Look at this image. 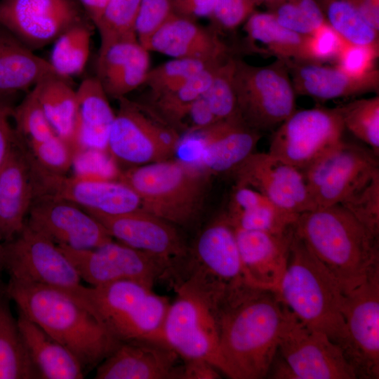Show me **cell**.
<instances>
[{
    "label": "cell",
    "instance_id": "cell-60",
    "mask_svg": "<svg viewBox=\"0 0 379 379\" xmlns=\"http://www.w3.org/2000/svg\"><path fill=\"white\" fill-rule=\"evenodd\" d=\"M270 1H272V0H270Z\"/></svg>",
    "mask_w": 379,
    "mask_h": 379
},
{
    "label": "cell",
    "instance_id": "cell-15",
    "mask_svg": "<svg viewBox=\"0 0 379 379\" xmlns=\"http://www.w3.org/2000/svg\"><path fill=\"white\" fill-rule=\"evenodd\" d=\"M291 379H356L340 346L288 309L277 351Z\"/></svg>",
    "mask_w": 379,
    "mask_h": 379
},
{
    "label": "cell",
    "instance_id": "cell-48",
    "mask_svg": "<svg viewBox=\"0 0 379 379\" xmlns=\"http://www.w3.org/2000/svg\"><path fill=\"white\" fill-rule=\"evenodd\" d=\"M173 14L170 0H140L135 27L139 42L144 46Z\"/></svg>",
    "mask_w": 379,
    "mask_h": 379
},
{
    "label": "cell",
    "instance_id": "cell-42",
    "mask_svg": "<svg viewBox=\"0 0 379 379\" xmlns=\"http://www.w3.org/2000/svg\"><path fill=\"white\" fill-rule=\"evenodd\" d=\"M13 119L17 138L22 144L44 141L57 135L40 104L36 86L13 107Z\"/></svg>",
    "mask_w": 379,
    "mask_h": 379
},
{
    "label": "cell",
    "instance_id": "cell-52",
    "mask_svg": "<svg viewBox=\"0 0 379 379\" xmlns=\"http://www.w3.org/2000/svg\"><path fill=\"white\" fill-rule=\"evenodd\" d=\"M13 111V106L8 100L0 99V168L18 140Z\"/></svg>",
    "mask_w": 379,
    "mask_h": 379
},
{
    "label": "cell",
    "instance_id": "cell-40",
    "mask_svg": "<svg viewBox=\"0 0 379 379\" xmlns=\"http://www.w3.org/2000/svg\"><path fill=\"white\" fill-rule=\"evenodd\" d=\"M265 6L279 25L301 34L311 35L326 23L315 0H272Z\"/></svg>",
    "mask_w": 379,
    "mask_h": 379
},
{
    "label": "cell",
    "instance_id": "cell-12",
    "mask_svg": "<svg viewBox=\"0 0 379 379\" xmlns=\"http://www.w3.org/2000/svg\"><path fill=\"white\" fill-rule=\"evenodd\" d=\"M342 347L357 378H379V270L354 287L343 290Z\"/></svg>",
    "mask_w": 379,
    "mask_h": 379
},
{
    "label": "cell",
    "instance_id": "cell-1",
    "mask_svg": "<svg viewBox=\"0 0 379 379\" xmlns=\"http://www.w3.org/2000/svg\"><path fill=\"white\" fill-rule=\"evenodd\" d=\"M287 313L275 291L246 282L228 287L216 308L220 372L233 379L267 376Z\"/></svg>",
    "mask_w": 379,
    "mask_h": 379
},
{
    "label": "cell",
    "instance_id": "cell-10",
    "mask_svg": "<svg viewBox=\"0 0 379 379\" xmlns=\"http://www.w3.org/2000/svg\"><path fill=\"white\" fill-rule=\"evenodd\" d=\"M176 281L213 295L246 282L234 229L225 215L199 234Z\"/></svg>",
    "mask_w": 379,
    "mask_h": 379
},
{
    "label": "cell",
    "instance_id": "cell-19",
    "mask_svg": "<svg viewBox=\"0 0 379 379\" xmlns=\"http://www.w3.org/2000/svg\"><path fill=\"white\" fill-rule=\"evenodd\" d=\"M26 223L57 246L97 248L113 240L105 227L80 206L48 196H35Z\"/></svg>",
    "mask_w": 379,
    "mask_h": 379
},
{
    "label": "cell",
    "instance_id": "cell-41",
    "mask_svg": "<svg viewBox=\"0 0 379 379\" xmlns=\"http://www.w3.org/2000/svg\"><path fill=\"white\" fill-rule=\"evenodd\" d=\"M140 0H110L94 23L104 48L117 41L138 39L135 22Z\"/></svg>",
    "mask_w": 379,
    "mask_h": 379
},
{
    "label": "cell",
    "instance_id": "cell-16",
    "mask_svg": "<svg viewBox=\"0 0 379 379\" xmlns=\"http://www.w3.org/2000/svg\"><path fill=\"white\" fill-rule=\"evenodd\" d=\"M72 262L81 280L91 286L131 281L152 288L168 279V266L160 259L119 241H109L97 248L76 250L58 246Z\"/></svg>",
    "mask_w": 379,
    "mask_h": 379
},
{
    "label": "cell",
    "instance_id": "cell-24",
    "mask_svg": "<svg viewBox=\"0 0 379 379\" xmlns=\"http://www.w3.org/2000/svg\"><path fill=\"white\" fill-rule=\"evenodd\" d=\"M196 132L201 146L196 166L210 176L231 173L254 152L261 137L260 133L248 126L239 115Z\"/></svg>",
    "mask_w": 379,
    "mask_h": 379
},
{
    "label": "cell",
    "instance_id": "cell-18",
    "mask_svg": "<svg viewBox=\"0 0 379 379\" xmlns=\"http://www.w3.org/2000/svg\"><path fill=\"white\" fill-rule=\"evenodd\" d=\"M85 211L95 218L112 238L165 262L169 280L179 273L188 258L190 246L177 227L143 209L119 215Z\"/></svg>",
    "mask_w": 379,
    "mask_h": 379
},
{
    "label": "cell",
    "instance_id": "cell-33",
    "mask_svg": "<svg viewBox=\"0 0 379 379\" xmlns=\"http://www.w3.org/2000/svg\"><path fill=\"white\" fill-rule=\"evenodd\" d=\"M244 22L247 41L255 51L274 56L285 62H312L310 35L281 26L268 12L254 11Z\"/></svg>",
    "mask_w": 379,
    "mask_h": 379
},
{
    "label": "cell",
    "instance_id": "cell-25",
    "mask_svg": "<svg viewBox=\"0 0 379 379\" xmlns=\"http://www.w3.org/2000/svg\"><path fill=\"white\" fill-rule=\"evenodd\" d=\"M143 46L149 52H158L173 58L197 59L208 62H221L230 56V48L217 31L174 13Z\"/></svg>",
    "mask_w": 379,
    "mask_h": 379
},
{
    "label": "cell",
    "instance_id": "cell-44",
    "mask_svg": "<svg viewBox=\"0 0 379 379\" xmlns=\"http://www.w3.org/2000/svg\"><path fill=\"white\" fill-rule=\"evenodd\" d=\"M235 59L230 55L218 66L210 86L203 95L218 121L239 115L234 88Z\"/></svg>",
    "mask_w": 379,
    "mask_h": 379
},
{
    "label": "cell",
    "instance_id": "cell-43",
    "mask_svg": "<svg viewBox=\"0 0 379 379\" xmlns=\"http://www.w3.org/2000/svg\"><path fill=\"white\" fill-rule=\"evenodd\" d=\"M219 62L191 58H173L150 69L144 84L149 87L152 98H154L175 90L204 69Z\"/></svg>",
    "mask_w": 379,
    "mask_h": 379
},
{
    "label": "cell",
    "instance_id": "cell-50",
    "mask_svg": "<svg viewBox=\"0 0 379 379\" xmlns=\"http://www.w3.org/2000/svg\"><path fill=\"white\" fill-rule=\"evenodd\" d=\"M346 42L327 23H325L309 38V50L313 63L338 59Z\"/></svg>",
    "mask_w": 379,
    "mask_h": 379
},
{
    "label": "cell",
    "instance_id": "cell-22",
    "mask_svg": "<svg viewBox=\"0 0 379 379\" xmlns=\"http://www.w3.org/2000/svg\"><path fill=\"white\" fill-rule=\"evenodd\" d=\"M180 356L154 341L119 343L97 366L95 379H181Z\"/></svg>",
    "mask_w": 379,
    "mask_h": 379
},
{
    "label": "cell",
    "instance_id": "cell-57",
    "mask_svg": "<svg viewBox=\"0 0 379 379\" xmlns=\"http://www.w3.org/2000/svg\"><path fill=\"white\" fill-rule=\"evenodd\" d=\"M4 241L0 234V273L3 268V255H4Z\"/></svg>",
    "mask_w": 379,
    "mask_h": 379
},
{
    "label": "cell",
    "instance_id": "cell-39",
    "mask_svg": "<svg viewBox=\"0 0 379 379\" xmlns=\"http://www.w3.org/2000/svg\"><path fill=\"white\" fill-rule=\"evenodd\" d=\"M345 128L379 155V96L338 107Z\"/></svg>",
    "mask_w": 379,
    "mask_h": 379
},
{
    "label": "cell",
    "instance_id": "cell-17",
    "mask_svg": "<svg viewBox=\"0 0 379 379\" xmlns=\"http://www.w3.org/2000/svg\"><path fill=\"white\" fill-rule=\"evenodd\" d=\"M26 150V149H25ZM34 197L44 195L72 202L84 210L119 215L142 209L137 194L119 180H95L45 171L29 157Z\"/></svg>",
    "mask_w": 379,
    "mask_h": 379
},
{
    "label": "cell",
    "instance_id": "cell-6",
    "mask_svg": "<svg viewBox=\"0 0 379 379\" xmlns=\"http://www.w3.org/2000/svg\"><path fill=\"white\" fill-rule=\"evenodd\" d=\"M81 304L120 343L165 344L163 328L171 303L152 288L131 281L85 286Z\"/></svg>",
    "mask_w": 379,
    "mask_h": 379
},
{
    "label": "cell",
    "instance_id": "cell-37",
    "mask_svg": "<svg viewBox=\"0 0 379 379\" xmlns=\"http://www.w3.org/2000/svg\"><path fill=\"white\" fill-rule=\"evenodd\" d=\"M326 23L348 44L379 46L378 31L361 16L352 0H315Z\"/></svg>",
    "mask_w": 379,
    "mask_h": 379
},
{
    "label": "cell",
    "instance_id": "cell-7",
    "mask_svg": "<svg viewBox=\"0 0 379 379\" xmlns=\"http://www.w3.org/2000/svg\"><path fill=\"white\" fill-rule=\"evenodd\" d=\"M234 88L238 114L260 133L277 128L296 110V93L283 60L255 66L236 58Z\"/></svg>",
    "mask_w": 379,
    "mask_h": 379
},
{
    "label": "cell",
    "instance_id": "cell-34",
    "mask_svg": "<svg viewBox=\"0 0 379 379\" xmlns=\"http://www.w3.org/2000/svg\"><path fill=\"white\" fill-rule=\"evenodd\" d=\"M68 79L53 76L36 85L42 109L55 133L73 144L77 119V91Z\"/></svg>",
    "mask_w": 379,
    "mask_h": 379
},
{
    "label": "cell",
    "instance_id": "cell-27",
    "mask_svg": "<svg viewBox=\"0 0 379 379\" xmlns=\"http://www.w3.org/2000/svg\"><path fill=\"white\" fill-rule=\"evenodd\" d=\"M295 92L319 100L356 96L378 91L379 71L350 75L338 67L313 62H286Z\"/></svg>",
    "mask_w": 379,
    "mask_h": 379
},
{
    "label": "cell",
    "instance_id": "cell-46",
    "mask_svg": "<svg viewBox=\"0 0 379 379\" xmlns=\"http://www.w3.org/2000/svg\"><path fill=\"white\" fill-rule=\"evenodd\" d=\"M22 145L39 166L58 175H66L72 168L78 151L73 144L58 135L44 141Z\"/></svg>",
    "mask_w": 379,
    "mask_h": 379
},
{
    "label": "cell",
    "instance_id": "cell-30",
    "mask_svg": "<svg viewBox=\"0 0 379 379\" xmlns=\"http://www.w3.org/2000/svg\"><path fill=\"white\" fill-rule=\"evenodd\" d=\"M18 322L39 378L81 379L84 369L77 357L39 326L19 312Z\"/></svg>",
    "mask_w": 379,
    "mask_h": 379
},
{
    "label": "cell",
    "instance_id": "cell-28",
    "mask_svg": "<svg viewBox=\"0 0 379 379\" xmlns=\"http://www.w3.org/2000/svg\"><path fill=\"white\" fill-rule=\"evenodd\" d=\"M149 53L138 39L100 48L96 78L108 97L119 100L144 84L150 69Z\"/></svg>",
    "mask_w": 379,
    "mask_h": 379
},
{
    "label": "cell",
    "instance_id": "cell-35",
    "mask_svg": "<svg viewBox=\"0 0 379 379\" xmlns=\"http://www.w3.org/2000/svg\"><path fill=\"white\" fill-rule=\"evenodd\" d=\"M8 299L4 291L0 292V379L39 378Z\"/></svg>",
    "mask_w": 379,
    "mask_h": 379
},
{
    "label": "cell",
    "instance_id": "cell-49",
    "mask_svg": "<svg viewBox=\"0 0 379 379\" xmlns=\"http://www.w3.org/2000/svg\"><path fill=\"white\" fill-rule=\"evenodd\" d=\"M379 46L345 43L337 60L338 67L352 76H362L373 70Z\"/></svg>",
    "mask_w": 379,
    "mask_h": 379
},
{
    "label": "cell",
    "instance_id": "cell-45",
    "mask_svg": "<svg viewBox=\"0 0 379 379\" xmlns=\"http://www.w3.org/2000/svg\"><path fill=\"white\" fill-rule=\"evenodd\" d=\"M340 204L379 237V170Z\"/></svg>",
    "mask_w": 379,
    "mask_h": 379
},
{
    "label": "cell",
    "instance_id": "cell-51",
    "mask_svg": "<svg viewBox=\"0 0 379 379\" xmlns=\"http://www.w3.org/2000/svg\"><path fill=\"white\" fill-rule=\"evenodd\" d=\"M255 6L253 0H216L211 18L216 27L232 30L246 20Z\"/></svg>",
    "mask_w": 379,
    "mask_h": 379
},
{
    "label": "cell",
    "instance_id": "cell-55",
    "mask_svg": "<svg viewBox=\"0 0 379 379\" xmlns=\"http://www.w3.org/2000/svg\"><path fill=\"white\" fill-rule=\"evenodd\" d=\"M362 18L373 29L379 32V4L352 0Z\"/></svg>",
    "mask_w": 379,
    "mask_h": 379
},
{
    "label": "cell",
    "instance_id": "cell-23",
    "mask_svg": "<svg viewBox=\"0 0 379 379\" xmlns=\"http://www.w3.org/2000/svg\"><path fill=\"white\" fill-rule=\"evenodd\" d=\"M234 229L246 282L276 291L286 268L293 225L281 234Z\"/></svg>",
    "mask_w": 379,
    "mask_h": 379
},
{
    "label": "cell",
    "instance_id": "cell-21",
    "mask_svg": "<svg viewBox=\"0 0 379 379\" xmlns=\"http://www.w3.org/2000/svg\"><path fill=\"white\" fill-rule=\"evenodd\" d=\"M231 173L236 185L257 190L288 212L315 209L302 173L267 152H253Z\"/></svg>",
    "mask_w": 379,
    "mask_h": 379
},
{
    "label": "cell",
    "instance_id": "cell-4",
    "mask_svg": "<svg viewBox=\"0 0 379 379\" xmlns=\"http://www.w3.org/2000/svg\"><path fill=\"white\" fill-rule=\"evenodd\" d=\"M276 292L301 322L324 333L343 347L345 338L343 290L294 230L286 268Z\"/></svg>",
    "mask_w": 379,
    "mask_h": 379
},
{
    "label": "cell",
    "instance_id": "cell-58",
    "mask_svg": "<svg viewBox=\"0 0 379 379\" xmlns=\"http://www.w3.org/2000/svg\"><path fill=\"white\" fill-rule=\"evenodd\" d=\"M255 5L263 4L264 5L270 0H253Z\"/></svg>",
    "mask_w": 379,
    "mask_h": 379
},
{
    "label": "cell",
    "instance_id": "cell-8",
    "mask_svg": "<svg viewBox=\"0 0 379 379\" xmlns=\"http://www.w3.org/2000/svg\"><path fill=\"white\" fill-rule=\"evenodd\" d=\"M109 132L107 150L119 165L130 167L171 159L180 135L149 105L123 97ZM129 167V168H130Z\"/></svg>",
    "mask_w": 379,
    "mask_h": 379
},
{
    "label": "cell",
    "instance_id": "cell-13",
    "mask_svg": "<svg viewBox=\"0 0 379 379\" xmlns=\"http://www.w3.org/2000/svg\"><path fill=\"white\" fill-rule=\"evenodd\" d=\"M338 107L295 110L277 128L268 154L300 171L343 139Z\"/></svg>",
    "mask_w": 379,
    "mask_h": 379
},
{
    "label": "cell",
    "instance_id": "cell-5",
    "mask_svg": "<svg viewBox=\"0 0 379 379\" xmlns=\"http://www.w3.org/2000/svg\"><path fill=\"white\" fill-rule=\"evenodd\" d=\"M211 176L179 159L121 170L119 180L140 199L142 209L176 227H188L199 217Z\"/></svg>",
    "mask_w": 379,
    "mask_h": 379
},
{
    "label": "cell",
    "instance_id": "cell-11",
    "mask_svg": "<svg viewBox=\"0 0 379 379\" xmlns=\"http://www.w3.org/2000/svg\"><path fill=\"white\" fill-rule=\"evenodd\" d=\"M173 286L177 296L164 321L165 344L182 360H205L220 372L216 308L190 288L182 284Z\"/></svg>",
    "mask_w": 379,
    "mask_h": 379
},
{
    "label": "cell",
    "instance_id": "cell-29",
    "mask_svg": "<svg viewBox=\"0 0 379 379\" xmlns=\"http://www.w3.org/2000/svg\"><path fill=\"white\" fill-rule=\"evenodd\" d=\"M53 76L58 75L48 60L0 26V99L29 91Z\"/></svg>",
    "mask_w": 379,
    "mask_h": 379
},
{
    "label": "cell",
    "instance_id": "cell-26",
    "mask_svg": "<svg viewBox=\"0 0 379 379\" xmlns=\"http://www.w3.org/2000/svg\"><path fill=\"white\" fill-rule=\"evenodd\" d=\"M34 198L29 159L18 139L0 168V234L4 242L23 229Z\"/></svg>",
    "mask_w": 379,
    "mask_h": 379
},
{
    "label": "cell",
    "instance_id": "cell-3",
    "mask_svg": "<svg viewBox=\"0 0 379 379\" xmlns=\"http://www.w3.org/2000/svg\"><path fill=\"white\" fill-rule=\"evenodd\" d=\"M293 230L343 290L379 270L378 237L340 204L302 213Z\"/></svg>",
    "mask_w": 379,
    "mask_h": 379
},
{
    "label": "cell",
    "instance_id": "cell-20",
    "mask_svg": "<svg viewBox=\"0 0 379 379\" xmlns=\"http://www.w3.org/2000/svg\"><path fill=\"white\" fill-rule=\"evenodd\" d=\"M81 22L72 0H1L0 26L32 51Z\"/></svg>",
    "mask_w": 379,
    "mask_h": 379
},
{
    "label": "cell",
    "instance_id": "cell-36",
    "mask_svg": "<svg viewBox=\"0 0 379 379\" xmlns=\"http://www.w3.org/2000/svg\"><path fill=\"white\" fill-rule=\"evenodd\" d=\"M222 62L204 69L175 90L151 98L149 107L179 132L191 106L207 91Z\"/></svg>",
    "mask_w": 379,
    "mask_h": 379
},
{
    "label": "cell",
    "instance_id": "cell-14",
    "mask_svg": "<svg viewBox=\"0 0 379 379\" xmlns=\"http://www.w3.org/2000/svg\"><path fill=\"white\" fill-rule=\"evenodd\" d=\"M378 157L342 139L302 170L315 208L340 204L379 170Z\"/></svg>",
    "mask_w": 379,
    "mask_h": 379
},
{
    "label": "cell",
    "instance_id": "cell-54",
    "mask_svg": "<svg viewBox=\"0 0 379 379\" xmlns=\"http://www.w3.org/2000/svg\"><path fill=\"white\" fill-rule=\"evenodd\" d=\"M219 371L209 362L201 359L183 360L181 379L220 378Z\"/></svg>",
    "mask_w": 379,
    "mask_h": 379
},
{
    "label": "cell",
    "instance_id": "cell-31",
    "mask_svg": "<svg viewBox=\"0 0 379 379\" xmlns=\"http://www.w3.org/2000/svg\"><path fill=\"white\" fill-rule=\"evenodd\" d=\"M76 91L77 119L75 141L78 150L84 148L107 150L109 132L115 117L109 97L96 77L84 79Z\"/></svg>",
    "mask_w": 379,
    "mask_h": 379
},
{
    "label": "cell",
    "instance_id": "cell-56",
    "mask_svg": "<svg viewBox=\"0 0 379 379\" xmlns=\"http://www.w3.org/2000/svg\"><path fill=\"white\" fill-rule=\"evenodd\" d=\"M89 17L95 23L110 0H80Z\"/></svg>",
    "mask_w": 379,
    "mask_h": 379
},
{
    "label": "cell",
    "instance_id": "cell-2",
    "mask_svg": "<svg viewBox=\"0 0 379 379\" xmlns=\"http://www.w3.org/2000/svg\"><path fill=\"white\" fill-rule=\"evenodd\" d=\"M4 291L19 312L72 352L84 371L98 366L120 343L90 310L60 290L9 279Z\"/></svg>",
    "mask_w": 379,
    "mask_h": 379
},
{
    "label": "cell",
    "instance_id": "cell-47",
    "mask_svg": "<svg viewBox=\"0 0 379 379\" xmlns=\"http://www.w3.org/2000/svg\"><path fill=\"white\" fill-rule=\"evenodd\" d=\"M72 168L74 175L95 180H119L121 168L107 150L79 149Z\"/></svg>",
    "mask_w": 379,
    "mask_h": 379
},
{
    "label": "cell",
    "instance_id": "cell-59",
    "mask_svg": "<svg viewBox=\"0 0 379 379\" xmlns=\"http://www.w3.org/2000/svg\"><path fill=\"white\" fill-rule=\"evenodd\" d=\"M361 1H365L374 3V4H379V0H361Z\"/></svg>",
    "mask_w": 379,
    "mask_h": 379
},
{
    "label": "cell",
    "instance_id": "cell-32",
    "mask_svg": "<svg viewBox=\"0 0 379 379\" xmlns=\"http://www.w3.org/2000/svg\"><path fill=\"white\" fill-rule=\"evenodd\" d=\"M234 228L281 234L288 231L298 215L277 206L257 190L235 185L225 215Z\"/></svg>",
    "mask_w": 379,
    "mask_h": 379
},
{
    "label": "cell",
    "instance_id": "cell-38",
    "mask_svg": "<svg viewBox=\"0 0 379 379\" xmlns=\"http://www.w3.org/2000/svg\"><path fill=\"white\" fill-rule=\"evenodd\" d=\"M91 37V29L81 22L54 41L48 61L58 76L69 79L84 71L90 54Z\"/></svg>",
    "mask_w": 379,
    "mask_h": 379
},
{
    "label": "cell",
    "instance_id": "cell-53",
    "mask_svg": "<svg viewBox=\"0 0 379 379\" xmlns=\"http://www.w3.org/2000/svg\"><path fill=\"white\" fill-rule=\"evenodd\" d=\"M173 13L178 16L195 20L211 18L216 0H170Z\"/></svg>",
    "mask_w": 379,
    "mask_h": 379
},
{
    "label": "cell",
    "instance_id": "cell-9",
    "mask_svg": "<svg viewBox=\"0 0 379 379\" xmlns=\"http://www.w3.org/2000/svg\"><path fill=\"white\" fill-rule=\"evenodd\" d=\"M3 268L9 279L60 290L80 303L85 286L74 266L57 245L27 223L4 242Z\"/></svg>",
    "mask_w": 379,
    "mask_h": 379
}]
</instances>
